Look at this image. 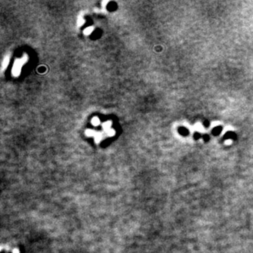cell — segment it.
I'll return each instance as SVG.
<instances>
[{"mask_svg": "<svg viewBox=\"0 0 253 253\" xmlns=\"http://www.w3.org/2000/svg\"><path fill=\"white\" fill-rule=\"evenodd\" d=\"M8 62H9V57L8 56V57H5V58L3 59V64H2V70H4V69L8 66Z\"/></svg>", "mask_w": 253, "mask_h": 253, "instance_id": "obj_2", "label": "cell"}, {"mask_svg": "<svg viewBox=\"0 0 253 253\" xmlns=\"http://www.w3.org/2000/svg\"><path fill=\"white\" fill-rule=\"evenodd\" d=\"M111 125H112V122H110V121H108V122H106V123H104V124H103V128H104V129L107 131L108 129H110Z\"/></svg>", "mask_w": 253, "mask_h": 253, "instance_id": "obj_3", "label": "cell"}, {"mask_svg": "<svg viewBox=\"0 0 253 253\" xmlns=\"http://www.w3.org/2000/svg\"><path fill=\"white\" fill-rule=\"evenodd\" d=\"M93 30H94V28L93 27H88L87 29L85 30L84 32H85V35H89L90 33H92V31H93Z\"/></svg>", "mask_w": 253, "mask_h": 253, "instance_id": "obj_4", "label": "cell"}, {"mask_svg": "<svg viewBox=\"0 0 253 253\" xmlns=\"http://www.w3.org/2000/svg\"><path fill=\"white\" fill-rule=\"evenodd\" d=\"M92 123H93L94 125H99V123H100V121L98 120V118L94 117V118L92 120Z\"/></svg>", "mask_w": 253, "mask_h": 253, "instance_id": "obj_5", "label": "cell"}, {"mask_svg": "<svg viewBox=\"0 0 253 253\" xmlns=\"http://www.w3.org/2000/svg\"><path fill=\"white\" fill-rule=\"evenodd\" d=\"M27 56H24L23 58L21 59H17L15 63H14L13 68H12V75L14 76H18L21 74V70L23 66V64L27 62Z\"/></svg>", "mask_w": 253, "mask_h": 253, "instance_id": "obj_1", "label": "cell"}, {"mask_svg": "<svg viewBox=\"0 0 253 253\" xmlns=\"http://www.w3.org/2000/svg\"><path fill=\"white\" fill-rule=\"evenodd\" d=\"M84 22H85V21H84V20L82 19V18H80V19H79V21H78V23H79V25H81L83 24V23H84Z\"/></svg>", "mask_w": 253, "mask_h": 253, "instance_id": "obj_6", "label": "cell"}]
</instances>
